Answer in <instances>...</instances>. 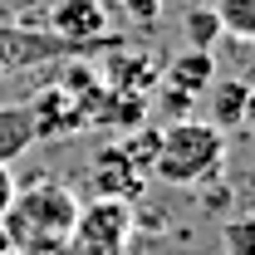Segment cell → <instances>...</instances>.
<instances>
[{
  "mask_svg": "<svg viewBox=\"0 0 255 255\" xmlns=\"http://www.w3.org/2000/svg\"><path fill=\"white\" fill-rule=\"evenodd\" d=\"M167 84L177 89L182 103H196V98L216 84V59H211L206 49H191V54H182V59L167 69Z\"/></svg>",
  "mask_w": 255,
  "mask_h": 255,
  "instance_id": "6",
  "label": "cell"
},
{
  "mask_svg": "<svg viewBox=\"0 0 255 255\" xmlns=\"http://www.w3.org/2000/svg\"><path fill=\"white\" fill-rule=\"evenodd\" d=\"M221 255H255V216H236L221 226Z\"/></svg>",
  "mask_w": 255,
  "mask_h": 255,
  "instance_id": "9",
  "label": "cell"
},
{
  "mask_svg": "<svg viewBox=\"0 0 255 255\" xmlns=\"http://www.w3.org/2000/svg\"><path fill=\"white\" fill-rule=\"evenodd\" d=\"M187 30H191V39H196V49H206V44H211V39L221 34V25H216V15H211V5L191 15V20H187Z\"/></svg>",
  "mask_w": 255,
  "mask_h": 255,
  "instance_id": "10",
  "label": "cell"
},
{
  "mask_svg": "<svg viewBox=\"0 0 255 255\" xmlns=\"http://www.w3.org/2000/svg\"><path fill=\"white\" fill-rule=\"evenodd\" d=\"M226 167V132L206 118H177L172 128L157 132L152 152V177L167 187H201Z\"/></svg>",
  "mask_w": 255,
  "mask_h": 255,
  "instance_id": "1",
  "label": "cell"
},
{
  "mask_svg": "<svg viewBox=\"0 0 255 255\" xmlns=\"http://www.w3.org/2000/svg\"><path fill=\"white\" fill-rule=\"evenodd\" d=\"M162 5H167V0H123V10H128V15H132V20H147V25H152V20L162 15Z\"/></svg>",
  "mask_w": 255,
  "mask_h": 255,
  "instance_id": "12",
  "label": "cell"
},
{
  "mask_svg": "<svg viewBox=\"0 0 255 255\" xmlns=\"http://www.w3.org/2000/svg\"><path fill=\"white\" fill-rule=\"evenodd\" d=\"M49 30L59 44H103L108 34V5L103 0H49Z\"/></svg>",
  "mask_w": 255,
  "mask_h": 255,
  "instance_id": "4",
  "label": "cell"
},
{
  "mask_svg": "<svg viewBox=\"0 0 255 255\" xmlns=\"http://www.w3.org/2000/svg\"><path fill=\"white\" fill-rule=\"evenodd\" d=\"M74 216H79V196H74V187L39 177V182H30V187H15L5 216H0V231H5L10 251H20V246L44 241V236H69Z\"/></svg>",
  "mask_w": 255,
  "mask_h": 255,
  "instance_id": "2",
  "label": "cell"
},
{
  "mask_svg": "<svg viewBox=\"0 0 255 255\" xmlns=\"http://www.w3.org/2000/svg\"><path fill=\"white\" fill-rule=\"evenodd\" d=\"M30 142H39L34 118H30V103H10V108H0V162L20 157Z\"/></svg>",
  "mask_w": 255,
  "mask_h": 255,
  "instance_id": "7",
  "label": "cell"
},
{
  "mask_svg": "<svg viewBox=\"0 0 255 255\" xmlns=\"http://www.w3.org/2000/svg\"><path fill=\"white\" fill-rule=\"evenodd\" d=\"M221 34L241 39V44H255V0H206Z\"/></svg>",
  "mask_w": 255,
  "mask_h": 255,
  "instance_id": "8",
  "label": "cell"
},
{
  "mask_svg": "<svg viewBox=\"0 0 255 255\" xmlns=\"http://www.w3.org/2000/svg\"><path fill=\"white\" fill-rule=\"evenodd\" d=\"M10 196H15V172H10V162H0V216H5Z\"/></svg>",
  "mask_w": 255,
  "mask_h": 255,
  "instance_id": "13",
  "label": "cell"
},
{
  "mask_svg": "<svg viewBox=\"0 0 255 255\" xmlns=\"http://www.w3.org/2000/svg\"><path fill=\"white\" fill-rule=\"evenodd\" d=\"M94 182H98V196H123L132 201L142 191V177H137V162L128 157L123 147H103L94 162Z\"/></svg>",
  "mask_w": 255,
  "mask_h": 255,
  "instance_id": "5",
  "label": "cell"
},
{
  "mask_svg": "<svg viewBox=\"0 0 255 255\" xmlns=\"http://www.w3.org/2000/svg\"><path fill=\"white\" fill-rule=\"evenodd\" d=\"M137 231V211L123 196H94L79 201V216L69 226V255H128Z\"/></svg>",
  "mask_w": 255,
  "mask_h": 255,
  "instance_id": "3",
  "label": "cell"
},
{
  "mask_svg": "<svg viewBox=\"0 0 255 255\" xmlns=\"http://www.w3.org/2000/svg\"><path fill=\"white\" fill-rule=\"evenodd\" d=\"M5 255H15V251H5Z\"/></svg>",
  "mask_w": 255,
  "mask_h": 255,
  "instance_id": "14",
  "label": "cell"
},
{
  "mask_svg": "<svg viewBox=\"0 0 255 255\" xmlns=\"http://www.w3.org/2000/svg\"><path fill=\"white\" fill-rule=\"evenodd\" d=\"M15 255H69V241H64V236H44V241H30V246H20Z\"/></svg>",
  "mask_w": 255,
  "mask_h": 255,
  "instance_id": "11",
  "label": "cell"
}]
</instances>
